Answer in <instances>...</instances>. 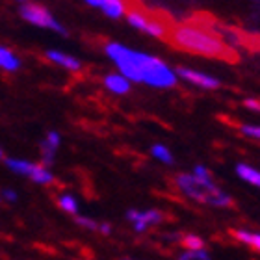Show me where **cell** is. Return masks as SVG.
<instances>
[{
  "instance_id": "cell-1",
  "label": "cell",
  "mask_w": 260,
  "mask_h": 260,
  "mask_svg": "<svg viewBox=\"0 0 260 260\" xmlns=\"http://www.w3.org/2000/svg\"><path fill=\"white\" fill-rule=\"evenodd\" d=\"M169 39L177 49H182L186 52L219 58V60L233 61V63L238 61V54L223 39H219L212 32H206L201 26H195V24L175 26V30L169 32Z\"/></svg>"
},
{
  "instance_id": "cell-2",
  "label": "cell",
  "mask_w": 260,
  "mask_h": 260,
  "mask_svg": "<svg viewBox=\"0 0 260 260\" xmlns=\"http://www.w3.org/2000/svg\"><path fill=\"white\" fill-rule=\"evenodd\" d=\"M134 61L138 73H140V82H145V84L154 87H173L177 84L175 73L158 58L134 50Z\"/></svg>"
},
{
  "instance_id": "cell-3",
  "label": "cell",
  "mask_w": 260,
  "mask_h": 260,
  "mask_svg": "<svg viewBox=\"0 0 260 260\" xmlns=\"http://www.w3.org/2000/svg\"><path fill=\"white\" fill-rule=\"evenodd\" d=\"M21 15L26 21L32 22V24H38V26H43V28H52L56 32H63V28L52 19L49 10L43 8L41 4H24L21 8Z\"/></svg>"
},
{
  "instance_id": "cell-4",
  "label": "cell",
  "mask_w": 260,
  "mask_h": 260,
  "mask_svg": "<svg viewBox=\"0 0 260 260\" xmlns=\"http://www.w3.org/2000/svg\"><path fill=\"white\" fill-rule=\"evenodd\" d=\"M130 221H134V227L136 231H145L147 225H158V223L164 221V216L162 212L158 210H147V212H138V210H128L126 214Z\"/></svg>"
},
{
  "instance_id": "cell-5",
  "label": "cell",
  "mask_w": 260,
  "mask_h": 260,
  "mask_svg": "<svg viewBox=\"0 0 260 260\" xmlns=\"http://www.w3.org/2000/svg\"><path fill=\"white\" fill-rule=\"evenodd\" d=\"M177 73H179L182 78H186L188 82H191V84H197V86H201V87H208V89H216V87H219V82H217L216 78L206 76V75H203V73H195V71L182 69V67H180Z\"/></svg>"
},
{
  "instance_id": "cell-6",
  "label": "cell",
  "mask_w": 260,
  "mask_h": 260,
  "mask_svg": "<svg viewBox=\"0 0 260 260\" xmlns=\"http://www.w3.org/2000/svg\"><path fill=\"white\" fill-rule=\"evenodd\" d=\"M104 84H106V87H108L110 91L119 93V95H123V93H128V89H130L128 80H126L125 76H121V75H108L106 78H104Z\"/></svg>"
},
{
  "instance_id": "cell-7",
  "label": "cell",
  "mask_w": 260,
  "mask_h": 260,
  "mask_svg": "<svg viewBox=\"0 0 260 260\" xmlns=\"http://www.w3.org/2000/svg\"><path fill=\"white\" fill-rule=\"evenodd\" d=\"M233 236L236 240H240L242 244H247L251 249L258 251L260 249V236L256 233H249V231H244V229H233L231 231Z\"/></svg>"
},
{
  "instance_id": "cell-8",
  "label": "cell",
  "mask_w": 260,
  "mask_h": 260,
  "mask_svg": "<svg viewBox=\"0 0 260 260\" xmlns=\"http://www.w3.org/2000/svg\"><path fill=\"white\" fill-rule=\"evenodd\" d=\"M47 56H49L52 61L63 65V67H67V69H71V71L80 69V61L75 60V58H71V56H67V54H63V52H58V50H49V52H47Z\"/></svg>"
},
{
  "instance_id": "cell-9",
  "label": "cell",
  "mask_w": 260,
  "mask_h": 260,
  "mask_svg": "<svg viewBox=\"0 0 260 260\" xmlns=\"http://www.w3.org/2000/svg\"><path fill=\"white\" fill-rule=\"evenodd\" d=\"M60 145V136L56 132H49L47 140L43 141V154H45V164H50L54 158V151Z\"/></svg>"
},
{
  "instance_id": "cell-10",
  "label": "cell",
  "mask_w": 260,
  "mask_h": 260,
  "mask_svg": "<svg viewBox=\"0 0 260 260\" xmlns=\"http://www.w3.org/2000/svg\"><path fill=\"white\" fill-rule=\"evenodd\" d=\"M19 65H21V61H19V58H17L11 50L0 47V67H2V69L4 71H17L19 69Z\"/></svg>"
},
{
  "instance_id": "cell-11",
  "label": "cell",
  "mask_w": 260,
  "mask_h": 260,
  "mask_svg": "<svg viewBox=\"0 0 260 260\" xmlns=\"http://www.w3.org/2000/svg\"><path fill=\"white\" fill-rule=\"evenodd\" d=\"M101 8L104 10V13H106V15L114 17V19L121 17L123 13H125V10H126L125 0H104Z\"/></svg>"
},
{
  "instance_id": "cell-12",
  "label": "cell",
  "mask_w": 260,
  "mask_h": 260,
  "mask_svg": "<svg viewBox=\"0 0 260 260\" xmlns=\"http://www.w3.org/2000/svg\"><path fill=\"white\" fill-rule=\"evenodd\" d=\"M236 171H238V175L242 177L244 180H247L249 184L253 186H258L260 184V175L256 169H253L251 166H245V164H240L238 168H236Z\"/></svg>"
},
{
  "instance_id": "cell-13",
  "label": "cell",
  "mask_w": 260,
  "mask_h": 260,
  "mask_svg": "<svg viewBox=\"0 0 260 260\" xmlns=\"http://www.w3.org/2000/svg\"><path fill=\"white\" fill-rule=\"evenodd\" d=\"M6 164H8V168L13 169V171H17V173H22V175H30L34 173V169L38 168V164H30V162H24V160H6Z\"/></svg>"
},
{
  "instance_id": "cell-14",
  "label": "cell",
  "mask_w": 260,
  "mask_h": 260,
  "mask_svg": "<svg viewBox=\"0 0 260 260\" xmlns=\"http://www.w3.org/2000/svg\"><path fill=\"white\" fill-rule=\"evenodd\" d=\"M145 30L151 34V36H154V38H166V34H169L168 24L162 21H149Z\"/></svg>"
},
{
  "instance_id": "cell-15",
  "label": "cell",
  "mask_w": 260,
  "mask_h": 260,
  "mask_svg": "<svg viewBox=\"0 0 260 260\" xmlns=\"http://www.w3.org/2000/svg\"><path fill=\"white\" fill-rule=\"evenodd\" d=\"M180 244L184 245V247H188L190 251H203V247H205V242L199 236H195V234L180 236Z\"/></svg>"
},
{
  "instance_id": "cell-16",
  "label": "cell",
  "mask_w": 260,
  "mask_h": 260,
  "mask_svg": "<svg viewBox=\"0 0 260 260\" xmlns=\"http://www.w3.org/2000/svg\"><path fill=\"white\" fill-rule=\"evenodd\" d=\"M30 179H32L34 182H38V184H49V182L54 180V177H52L50 171H47L43 166H38V168L34 169V173L30 175Z\"/></svg>"
},
{
  "instance_id": "cell-17",
  "label": "cell",
  "mask_w": 260,
  "mask_h": 260,
  "mask_svg": "<svg viewBox=\"0 0 260 260\" xmlns=\"http://www.w3.org/2000/svg\"><path fill=\"white\" fill-rule=\"evenodd\" d=\"M128 22L132 24V26L140 28V30H145L147 28V17L141 13L140 10H130L128 11Z\"/></svg>"
},
{
  "instance_id": "cell-18",
  "label": "cell",
  "mask_w": 260,
  "mask_h": 260,
  "mask_svg": "<svg viewBox=\"0 0 260 260\" xmlns=\"http://www.w3.org/2000/svg\"><path fill=\"white\" fill-rule=\"evenodd\" d=\"M152 154L158 158V160H162L166 164H173V156H171V152L168 151V147L164 145H154L152 147Z\"/></svg>"
},
{
  "instance_id": "cell-19",
  "label": "cell",
  "mask_w": 260,
  "mask_h": 260,
  "mask_svg": "<svg viewBox=\"0 0 260 260\" xmlns=\"http://www.w3.org/2000/svg\"><path fill=\"white\" fill-rule=\"evenodd\" d=\"M58 205H60V208H63L65 212L76 214V201L73 199L71 195H61L60 199H58Z\"/></svg>"
},
{
  "instance_id": "cell-20",
  "label": "cell",
  "mask_w": 260,
  "mask_h": 260,
  "mask_svg": "<svg viewBox=\"0 0 260 260\" xmlns=\"http://www.w3.org/2000/svg\"><path fill=\"white\" fill-rule=\"evenodd\" d=\"M195 179H199L201 182H205V184H214V180H212L210 173H208V169H205L203 166H197L195 168Z\"/></svg>"
},
{
  "instance_id": "cell-21",
  "label": "cell",
  "mask_w": 260,
  "mask_h": 260,
  "mask_svg": "<svg viewBox=\"0 0 260 260\" xmlns=\"http://www.w3.org/2000/svg\"><path fill=\"white\" fill-rule=\"evenodd\" d=\"M179 260H210V256L205 251H188L184 255H180Z\"/></svg>"
},
{
  "instance_id": "cell-22",
  "label": "cell",
  "mask_w": 260,
  "mask_h": 260,
  "mask_svg": "<svg viewBox=\"0 0 260 260\" xmlns=\"http://www.w3.org/2000/svg\"><path fill=\"white\" fill-rule=\"evenodd\" d=\"M76 223L78 225H82V227H86V229H89V231H97L99 229V225L93 219H89V217H82V216H78L76 217Z\"/></svg>"
},
{
  "instance_id": "cell-23",
  "label": "cell",
  "mask_w": 260,
  "mask_h": 260,
  "mask_svg": "<svg viewBox=\"0 0 260 260\" xmlns=\"http://www.w3.org/2000/svg\"><path fill=\"white\" fill-rule=\"evenodd\" d=\"M242 132L245 136H251V138H258L260 136V128L258 126H251V125H244L242 126Z\"/></svg>"
},
{
  "instance_id": "cell-24",
  "label": "cell",
  "mask_w": 260,
  "mask_h": 260,
  "mask_svg": "<svg viewBox=\"0 0 260 260\" xmlns=\"http://www.w3.org/2000/svg\"><path fill=\"white\" fill-rule=\"evenodd\" d=\"M244 106H245V108L253 110V112H258V108H260L258 101H255V99H247V101L244 103Z\"/></svg>"
},
{
  "instance_id": "cell-25",
  "label": "cell",
  "mask_w": 260,
  "mask_h": 260,
  "mask_svg": "<svg viewBox=\"0 0 260 260\" xmlns=\"http://www.w3.org/2000/svg\"><path fill=\"white\" fill-rule=\"evenodd\" d=\"M99 231H101V233H103V234H110V231H112V227H110L108 223H101V225H99Z\"/></svg>"
},
{
  "instance_id": "cell-26",
  "label": "cell",
  "mask_w": 260,
  "mask_h": 260,
  "mask_svg": "<svg viewBox=\"0 0 260 260\" xmlns=\"http://www.w3.org/2000/svg\"><path fill=\"white\" fill-rule=\"evenodd\" d=\"M4 197H6L8 201H15V199H17L15 191H11V190H4Z\"/></svg>"
},
{
  "instance_id": "cell-27",
  "label": "cell",
  "mask_w": 260,
  "mask_h": 260,
  "mask_svg": "<svg viewBox=\"0 0 260 260\" xmlns=\"http://www.w3.org/2000/svg\"><path fill=\"white\" fill-rule=\"evenodd\" d=\"M87 4H91V6H103L104 0H86Z\"/></svg>"
},
{
  "instance_id": "cell-28",
  "label": "cell",
  "mask_w": 260,
  "mask_h": 260,
  "mask_svg": "<svg viewBox=\"0 0 260 260\" xmlns=\"http://www.w3.org/2000/svg\"><path fill=\"white\" fill-rule=\"evenodd\" d=\"M0 158H2V151H0Z\"/></svg>"
},
{
  "instance_id": "cell-29",
  "label": "cell",
  "mask_w": 260,
  "mask_h": 260,
  "mask_svg": "<svg viewBox=\"0 0 260 260\" xmlns=\"http://www.w3.org/2000/svg\"><path fill=\"white\" fill-rule=\"evenodd\" d=\"M21 2H24V0H21Z\"/></svg>"
}]
</instances>
